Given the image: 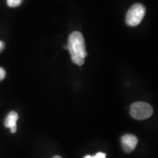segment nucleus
Here are the masks:
<instances>
[{
  "label": "nucleus",
  "instance_id": "nucleus-1",
  "mask_svg": "<svg viewBox=\"0 0 158 158\" xmlns=\"http://www.w3.org/2000/svg\"><path fill=\"white\" fill-rule=\"evenodd\" d=\"M68 49L70 51L73 62L79 66L84 63L85 57L87 55L85 46L84 37L80 31H73L68 38Z\"/></svg>",
  "mask_w": 158,
  "mask_h": 158
},
{
  "label": "nucleus",
  "instance_id": "nucleus-2",
  "mask_svg": "<svg viewBox=\"0 0 158 158\" xmlns=\"http://www.w3.org/2000/svg\"><path fill=\"white\" fill-rule=\"evenodd\" d=\"M146 13V8L139 3L134 4L128 10L126 15V23L130 27H136L143 20Z\"/></svg>",
  "mask_w": 158,
  "mask_h": 158
},
{
  "label": "nucleus",
  "instance_id": "nucleus-3",
  "mask_svg": "<svg viewBox=\"0 0 158 158\" xmlns=\"http://www.w3.org/2000/svg\"><path fill=\"white\" fill-rule=\"evenodd\" d=\"M153 108L149 103L144 102H136L130 107V115L138 120H143L152 115Z\"/></svg>",
  "mask_w": 158,
  "mask_h": 158
},
{
  "label": "nucleus",
  "instance_id": "nucleus-4",
  "mask_svg": "<svg viewBox=\"0 0 158 158\" xmlns=\"http://www.w3.org/2000/svg\"><path fill=\"white\" fill-rule=\"evenodd\" d=\"M121 142L124 152L127 153L132 152L138 143V138L132 134H126L122 137Z\"/></svg>",
  "mask_w": 158,
  "mask_h": 158
},
{
  "label": "nucleus",
  "instance_id": "nucleus-5",
  "mask_svg": "<svg viewBox=\"0 0 158 158\" xmlns=\"http://www.w3.org/2000/svg\"><path fill=\"white\" fill-rule=\"evenodd\" d=\"M19 119V115L15 111H11L7 114L5 120V126L6 127L10 128L12 133H15L16 132L17 126L16 122Z\"/></svg>",
  "mask_w": 158,
  "mask_h": 158
},
{
  "label": "nucleus",
  "instance_id": "nucleus-6",
  "mask_svg": "<svg viewBox=\"0 0 158 158\" xmlns=\"http://www.w3.org/2000/svg\"><path fill=\"white\" fill-rule=\"evenodd\" d=\"M23 0H7V4L9 7H15L21 5Z\"/></svg>",
  "mask_w": 158,
  "mask_h": 158
},
{
  "label": "nucleus",
  "instance_id": "nucleus-7",
  "mask_svg": "<svg viewBox=\"0 0 158 158\" xmlns=\"http://www.w3.org/2000/svg\"><path fill=\"white\" fill-rule=\"evenodd\" d=\"M106 154L102 152H98L95 155L91 156V155H86L85 156L84 158H106Z\"/></svg>",
  "mask_w": 158,
  "mask_h": 158
},
{
  "label": "nucleus",
  "instance_id": "nucleus-8",
  "mask_svg": "<svg viewBox=\"0 0 158 158\" xmlns=\"http://www.w3.org/2000/svg\"><path fill=\"white\" fill-rule=\"evenodd\" d=\"M5 76H6V72L5 69L0 67V81H2L3 79L5 78Z\"/></svg>",
  "mask_w": 158,
  "mask_h": 158
},
{
  "label": "nucleus",
  "instance_id": "nucleus-9",
  "mask_svg": "<svg viewBox=\"0 0 158 158\" xmlns=\"http://www.w3.org/2000/svg\"><path fill=\"white\" fill-rule=\"evenodd\" d=\"M5 43L2 42V40H0V53H1L2 51L4 50V48H5Z\"/></svg>",
  "mask_w": 158,
  "mask_h": 158
},
{
  "label": "nucleus",
  "instance_id": "nucleus-10",
  "mask_svg": "<svg viewBox=\"0 0 158 158\" xmlns=\"http://www.w3.org/2000/svg\"><path fill=\"white\" fill-rule=\"evenodd\" d=\"M64 49H68V45H64Z\"/></svg>",
  "mask_w": 158,
  "mask_h": 158
},
{
  "label": "nucleus",
  "instance_id": "nucleus-11",
  "mask_svg": "<svg viewBox=\"0 0 158 158\" xmlns=\"http://www.w3.org/2000/svg\"><path fill=\"white\" fill-rule=\"evenodd\" d=\"M53 158H62V157H59V156H55V157H54Z\"/></svg>",
  "mask_w": 158,
  "mask_h": 158
}]
</instances>
